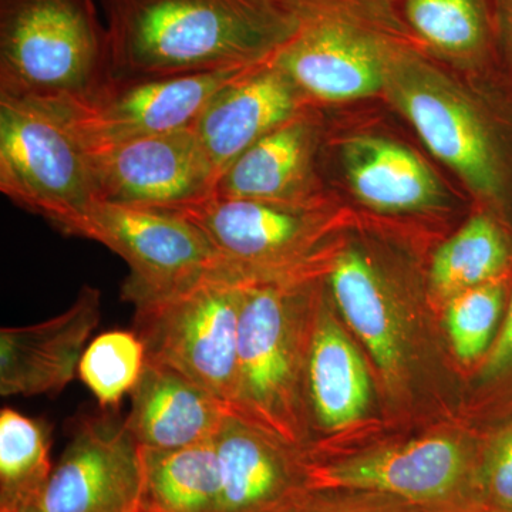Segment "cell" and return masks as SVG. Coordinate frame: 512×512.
<instances>
[{"label": "cell", "mask_w": 512, "mask_h": 512, "mask_svg": "<svg viewBox=\"0 0 512 512\" xmlns=\"http://www.w3.org/2000/svg\"><path fill=\"white\" fill-rule=\"evenodd\" d=\"M146 363V348L134 330H111L84 350L79 376L103 409H116L137 386Z\"/></svg>", "instance_id": "cell-25"}, {"label": "cell", "mask_w": 512, "mask_h": 512, "mask_svg": "<svg viewBox=\"0 0 512 512\" xmlns=\"http://www.w3.org/2000/svg\"><path fill=\"white\" fill-rule=\"evenodd\" d=\"M220 466L217 512H276L305 487L302 448L229 414L214 439Z\"/></svg>", "instance_id": "cell-17"}, {"label": "cell", "mask_w": 512, "mask_h": 512, "mask_svg": "<svg viewBox=\"0 0 512 512\" xmlns=\"http://www.w3.org/2000/svg\"><path fill=\"white\" fill-rule=\"evenodd\" d=\"M101 316V293L84 285L55 318L0 332V394L39 396L66 389L79 372L86 343Z\"/></svg>", "instance_id": "cell-14"}, {"label": "cell", "mask_w": 512, "mask_h": 512, "mask_svg": "<svg viewBox=\"0 0 512 512\" xmlns=\"http://www.w3.org/2000/svg\"><path fill=\"white\" fill-rule=\"evenodd\" d=\"M45 424L5 407L0 412V512H25L49 481Z\"/></svg>", "instance_id": "cell-24"}, {"label": "cell", "mask_w": 512, "mask_h": 512, "mask_svg": "<svg viewBox=\"0 0 512 512\" xmlns=\"http://www.w3.org/2000/svg\"><path fill=\"white\" fill-rule=\"evenodd\" d=\"M124 426L140 447L180 448L214 440L227 404L173 369L146 363Z\"/></svg>", "instance_id": "cell-19"}, {"label": "cell", "mask_w": 512, "mask_h": 512, "mask_svg": "<svg viewBox=\"0 0 512 512\" xmlns=\"http://www.w3.org/2000/svg\"><path fill=\"white\" fill-rule=\"evenodd\" d=\"M423 47H397L387 59L384 89L439 160L485 200L504 191L493 134L476 107L427 62Z\"/></svg>", "instance_id": "cell-8"}, {"label": "cell", "mask_w": 512, "mask_h": 512, "mask_svg": "<svg viewBox=\"0 0 512 512\" xmlns=\"http://www.w3.org/2000/svg\"><path fill=\"white\" fill-rule=\"evenodd\" d=\"M319 275L248 281L238 330L232 413L298 448L309 440L305 370Z\"/></svg>", "instance_id": "cell-2"}, {"label": "cell", "mask_w": 512, "mask_h": 512, "mask_svg": "<svg viewBox=\"0 0 512 512\" xmlns=\"http://www.w3.org/2000/svg\"><path fill=\"white\" fill-rule=\"evenodd\" d=\"M318 124L308 109L256 141L221 174L215 195L299 207L323 205Z\"/></svg>", "instance_id": "cell-16"}, {"label": "cell", "mask_w": 512, "mask_h": 512, "mask_svg": "<svg viewBox=\"0 0 512 512\" xmlns=\"http://www.w3.org/2000/svg\"><path fill=\"white\" fill-rule=\"evenodd\" d=\"M478 510L512 512V414L480 443Z\"/></svg>", "instance_id": "cell-27"}, {"label": "cell", "mask_w": 512, "mask_h": 512, "mask_svg": "<svg viewBox=\"0 0 512 512\" xmlns=\"http://www.w3.org/2000/svg\"><path fill=\"white\" fill-rule=\"evenodd\" d=\"M140 458V512L218 511L220 466L214 440L168 450L140 447Z\"/></svg>", "instance_id": "cell-21"}, {"label": "cell", "mask_w": 512, "mask_h": 512, "mask_svg": "<svg viewBox=\"0 0 512 512\" xmlns=\"http://www.w3.org/2000/svg\"><path fill=\"white\" fill-rule=\"evenodd\" d=\"M308 109L272 59L228 83L202 111L194 130L220 178L256 141Z\"/></svg>", "instance_id": "cell-15"}, {"label": "cell", "mask_w": 512, "mask_h": 512, "mask_svg": "<svg viewBox=\"0 0 512 512\" xmlns=\"http://www.w3.org/2000/svg\"><path fill=\"white\" fill-rule=\"evenodd\" d=\"M322 288L305 370L309 431L336 434L365 420L373 402V380L365 357L340 322Z\"/></svg>", "instance_id": "cell-18"}, {"label": "cell", "mask_w": 512, "mask_h": 512, "mask_svg": "<svg viewBox=\"0 0 512 512\" xmlns=\"http://www.w3.org/2000/svg\"><path fill=\"white\" fill-rule=\"evenodd\" d=\"M248 281L224 268L171 291L133 299L147 362L168 367L234 410L238 330Z\"/></svg>", "instance_id": "cell-5"}, {"label": "cell", "mask_w": 512, "mask_h": 512, "mask_svg": "<svg viewBox=\"0 0 512 512\" xmlns=\"http://www.w3.org/2000/svg\"><path fill=\"white\" fill-rule=\"evenodd\" d=\"M114 77L269 62L296 32L285 0H101Z\"/></svg>", "instance_id": "cell-1"}, {"label": "cell", "mask_w": 512, "mask_h": 512, "mask_svg": "<svg viewBox=\"0 0 512 512\" xmlns=\"http://www.w3.org/2000/svg\"><path fill=\"white\" fill-rule=\"evenodd\" d=\"M403 25L427 52L480 62L494 49L493 0H393Z\"/></svg>", "instance_id": "cell-22"}, {"label": "cell", "mask_w": 512, "mask_h": 512, "mask_svg": "<svg viewBox=\"0 0 512 512\" xmlns=\"http://www.w3.org/2000/svg\"><path fill=\"white\" fill-rule=\"evenodd\" d=\"M92 154L100 202L177 211L215 194L218 174L194 126Z\"/></svg>", "instance_id": "cell-11"}, {"label": "cell", "mask_w": 512, "mask_h": 512, "mask_svg": "<svg viewBox=\"0 0 512 512\" xmlns=\"http://www.w3.org/2000/svg\"><path fill=\"white\" fill-rule=\"evenodd\" d=\"M140 447L126 426L87 420L25 512H140Z\"/></svg>", "instance_id": "cell-13"}, {"label": "cell", "mask_w": 512, "mask_h": 512, "mask_svg": "<svg viewBox=\"0 0 512 512\" xmlns=\"http://www.w3.org/2000/svg\"><path fill=\"white\" fill-rule=\"evenodd\" d=\"M346 180L363 204L382 212H419L439 207V180L412 150L387 138L357 136L340 146Z\"/></svg>", "instance_id": "cell-20"}, {"label": "cell", "mask_w": 512, "mask_h": 512, "mask_svg": "<svg viewBox=\"0 0 512 512\" xmlns=\"http://www.w3.org/2000/svg\"><path fill=\"white\" fill-rule=\"evenodd\" d=\"M512 265V242L490 215L480 214L444 242L430 269L431 292L439 301L503 281Z\"/></svg>", "instance_id": "cell-23"}, {"label": "cell", "mask_w": 512, "mask_h": 512, "mask_svg": "<svg viewBox=\"0 0 512 512\" xmlns=\"http://www.w3.org/2000/svg\"><path fill=\"white\" fill-rule=\"evenodd\" d=\"M79 238L99 242L126 261L130 274L121 296L127 302L228 268L208 235L180 212L97 202Z\"/></svg>", "instance_id": "cell-9"}, {"label": "cell", "mask_w": 512, "mask_h": 512, "mask_svg": "<svg viewBox=\"0 0 512 512\" xmlns=\"http://www.w3.org/2000/svg\"><path fill=\"white\" fill-rule=\"evenodd\" d=\"M468 512H485V511L476 510V511H468Z\"/></svg>", "instance_id": "cell-31"}, {"label": "cell", "mask_w": 512, "mask_h": 512, "mask_svg": "<svg viewBox=\"0 0 512 512\" xmlns=\"http://www.w3.org/2000/svg\"><path fill=\"white\" fill-rule=\"evenodd\" d=\"M113 80L96 0H0V94L90 107Z\"/></svg>", "instance_id": "cell-3"}, {"label": "cell", "mask_w": 512, "mask_h": 512, "mask_svg": "<svg viewBox=\"0 0 512 512\" xmlns=\"http://www.w3.org/2000/svg\"><path fill=\"white\" fill-rule=\"evenodd\" d=\"M478 379L494 393H512V291L493 348L480 363Z\"/></svg>", "instance_id": "cell-29"}, {"label": "cell", "mask_w": 512, "mask_h": 512, "mask_svg": "<svg viewBox=\"0 0 512 512\" xmlns=\"http://www.w3.org/2000/svg\"><path fill=\"white\" fill-rule=\"evenodd\" d=\"M175 212L208 235L224 264L247 281L319 275L332 221L323 205L275 204L211 195Z\"/></svg>", "instance_id": "cell-7"}, {"label": "cell", "mask_w": 512, "mask_h": 512, "mask_svg": "<svg viewBox=\"0 0 512 512\" xmlns=\"http://www.w3.org/2000/svg\"><path fill=\"white\" fill-rule=\"evenodd\" d=\"M495 42L512 62V0H493Z\"/></svg>", "instance_id": "cell-30"}, {"label": "cell", "mask_w": 512, "mask_h": 512, "mask_svg": "<svg viewBox=\"0 0 512 512\" xmlns=\"http://www.w3.org/2000/svg\"><path fill=\"white\" fill-rule=\"evenodd\" d=\"M276 512H427L392 495L373 491L303 487Z\"/></svg>", "instance_id": "cell-28"}, {"label": "cell", "mask_w": 512, "mask_h": 512, "mask_svg": "<svg viewBox=\"0 0 512 512\" xmlns=\"http://www.w3.org/2000/svg\"><path fill=\"white\" fill-rule=\"evenodd\" d=\"M326 272L333 306L372 356L384 386L392 394L406 392L416 366V335L389 276L355 247L330 259Z\"/></svg>", "instance_id": "cell-12"}, {"label": "cell", "mask_w": 512, "mask_h": 512, "mask_svg": "<svg viewBox=\"0 0 512 512\" xmlns=\"http://www.w3.org/2000/svg\"><path fill=\"white\" fill-rule=\"evenodd\" d=\"M251 67L175 76L114 77L93 106L63 107L87 147L100 150L194 126L210 101Z\"/></svg>", "instance_id": "cell-10"}, {"label": "cell", "mask_w": 512, "mask_h": 512, "mask_svg": "<svg viewBox=\"0 0 512 512\" xmlns=\"http://www.w3.org/2000/svg\"><path fill=\"white\" fill-rule=\"evenodd\" d=\"M507 302L503 279L458 293L444 303L448 339L461 362H483L500 332Z\"/></svg>", "instance_id": "cell-26"}, {"label": "cell", "mask_w": 512, "mask_h": 512, "mask_svg": "<svg viewBox=\"0 0 512 512\" xmlns=\"http://www.w3.org/2000/svg\"><path fill=\"white\" fill-rule=\"evenodd\" d=\"M0 191L22 210L79 237L100 202L92 150L69 111L0 94Z\"/></svg>", "instance_id": "cell-4"}, {"label": "cell", "mask_w": 512, "mask_h": 512, "mask_svg": "<svg viewBox=\"0 0 512 512\" xmlns=\"http://www.w3.org/2000/svg\"><path fill=\"white\" fill-rule=\"evenodd\" d=\"M303 460L308 488L373 491L427 512L478 510L480 443L461 434H429L328 461L303 453Z\"/></svg>", "instance_id": "cell-6"}]
</instances>
